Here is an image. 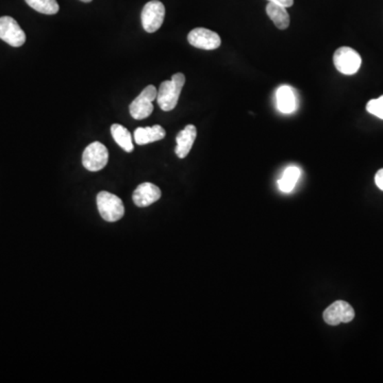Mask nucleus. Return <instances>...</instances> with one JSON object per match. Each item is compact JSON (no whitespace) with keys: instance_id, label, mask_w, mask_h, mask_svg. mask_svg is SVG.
<instances>
[{"instance_id":"nucleus-1","label":"nucleus","mask_w":383,"mask_h":383,"mask_svg":"<svg viewBox=\"0 0 383 383\" xmlns=\"http://www.w3.org/2000/svg\"><path fill=\"white\" fill-rule=\"evenodd\" d=\"M186 83V76L178 73L173 76L171 80L163 81L157 89V105L161 110L170 112L176 108L179 96L182 94V87Z\"/></svg>"},{"instance_id":"nucleus-2","label":"nucleus","mask_w":383,"mask_h":383,"mask_svg":"<svg viewBox=\"0 0 383 383\" xmlns=\"http://www.w3.org/2000/svg\"><path fill=\"white\" fill-rule=\"evenodd\" d=\"M96 201L99 214L105 221L113 223L120 221L125 214V207L122 199L110 192H99Z\"/></svg>"},{"instance_id":"nucleus-3","label":"nucleus","mask_w":383,"mask_h":383,"mask_svg":"<svg viewBox=\"0 0 383 383\" xmlns=\"http://www.w3.org/2000/svg\"><path fill=\"white\" fill-rule=\"evenodd\" d=\"M157 89L155 85L146 87L130 105L129 111L132 118L141 120L151 116L153 112V101L157 99Z\"/></svg>"},{"instance_id":"nucleus-4","label":"nucleus","mask_w":383,"mask_h":383,"mask_svg":"<svg viewBox=\"0 0 383 383\" xmlns=\"http://www.w3.org/2000/svg\"><path fill=\"white\" fill-rule=\"evenodd\" d=\"M109 161V151L104 144L93 142L83 151V164L89 172L102 170Z\"/></svg>"},{"instance_id":"nucleus-5","label":"nucleus","mask_w":383,"mask_h":383,"mask_svg":"<svg viewBox=\"0 0 383 383\" xmlns=\"http://www.w3.org/2000/svg\"><path fill=\"white\" fill-rule=\"evenodd\" d=\"M333 63L340 73L344 75H355L361 67L362 59L355 50L344 46L334 52Z\"/></svg>"},{"instance_id":"nucleus-6","label":"nucleus","mask_w":383,"mask_h":383,"mask_svg":"<svg viewBox=\"0 0 383 383\" xmlns=\"http://www.w3.org/2000/svg\"><path fill=\"white\" fill-rule=\"evenodd\" d=\"M141 17L144 30L149 33L155 32L161 28L164 21V5L159 0H151L144 6Z\"/></svg>"},{"instance_id":"nucleus-7","label":"nucleus","mask_w":383,"mask_h":383,"mask_svg":"<svg viewBox=\"0 0 383 383\" xmlns=\"http://www.w3.org/2000/svg\"><path fill=\"white\" fill-rule=\"evenodd\" d=\"M0 40L13 47H21L26 42V34L14 19L3 17H0Z\"/></svg>"},{"instance_id":"nucleus-8","label":"nucleus","mask_w":383,"mask_h":383,"mask_svg":"<svg viewBox=\"0 0 383 383\" xmlns=\"http://www.w3.org/2000/svg\"><path fill=\"white\" fill-rule=\"evenodd\" d=\"M322 318L325 322L330 326H336L342 322H351L355 318V310L346 301L338 300L324 311Z\"/></svg>"},{"instance_id":"nucleus-9","label":"nucleus","mask_w":383,"mask_h":383,"mask_svg":"<svg viewBox=\"0 0 383 383\" xmlns=\"http://www.w3.org/2000/svg\"><path fill=\"white\" fill-rule=\"evenodd\" d=\"M188 41L194 47L204 50H217L221 45V36L207 28H195L188 33Z\"/></svg>"},{"instance_id":"nucleus-10","label":"nucleus","mask_w":383,"mask_h":383,"mask_svg":"<svg viewBox=\"0 0 383 383\" xmlns=\"http://www.w3.org/2000/svg\"><path fill=\"white\" fill-rule=\"evenodd\" d=\"M161 196L162 192L160 188L151 182H144L135 188L132 199L137 207L146 208L157 202L160 199Z\"/></svg>"},{"instance_id":"nucleus-11","label":"nucleus","mask_w":383,"mask_h":383,"mask_svg":"<svg viewBox=\"0 0 383 383\" xmlns=\"http://www.w3.org/2000/svg\"><path fill=\"white\" fill-rule=\"evenodd\" d=\"M196 137H197V129L194 125H188L179 132L176 138L177 147L175 149V153L178 157L180 159L186 157L193 147Z\"/></svg>"},{"instance_id":"nucleus-12","label":"nucleus","mask_w":383,"mask_h":383,"mask_svg":"<svg viewBox=\"0 0 383 383\" xmlns=\"http://www.w3.org/2000/svg\"><path fill=\"white\" fill-rule=\"evenodd\" d=\"M166 135L164 128L160 125L153 127H139L134 130V140L138 145H146L153 142L161 141Z\"/></svg>"},{"instance_id":"nucleus-13","label":"nucleus","mask_w":383,"mask_h":383,"mask_svg":"<svg viewBox=\"0 0 383 383\" xmlns=\"http://www.w3.org/2000/svg\"><path fill=\"white\" fill-rule=\"evenodd\" d=\"M277 106L283 113L289 114L296 110V98H295L294 92L291 87L283 85L278 89L277 94Z\"/></svg>"},{"instance_id":"nucleus-14","label":"nucleus","mask_w":383,"mask_h":383,"mask_svg":"<svg viewBox=\"0 0 383 383\" xmlns=\"http://www.w3.org/2000/svg\"><path fill=\"white\" fill-rule=\"evenodd\" d=\"M266 13L268 17L273 21L275 26L280 30H285L289 26V15L287 8L276 5V3H268L266 6Z\"/></svg>"},{"instance_id":"nucleus-15","label":"nucleus","mask_w":383,"mask_h":383,"mask_svg":"<svg viewBox=\"0 0 383 383\" xmlns=\"http://www.w3.org/2000/svg\"><path fill=\"white\" fill-rule=\"evenodd\" d=\"M111 134L113 137L114 141L127 153H132L134 149L133 142H132L131 133L127 128L120 124H114L111 127Z\"/></svg>"},{"instance_id":"nucleus-16","label":"nucleus","mask_w":383,"mask_h":383,"mask_svg":"<svg viewBox=\"0 0 383 383\" xmlns=\"http://www.w3.org/2000/svg\"><path fill=\"white\" fill-rule=\"evenodd\" d=\"M300 177V170L296 166L287 167V170L283 173V178L278 182L280 190L285 193H289L296 186Z\"/></svg>"},{"instance_id":"nucleus-17","label":"nucleus","mask_w":383,"mask_h":383,"mask_svg":"<svg viewBox=\"0 0 383 383\" xmlns=\"http://www.w3.org/2000/svg\"><path fill=\"white\" fill-rule=\"evenodd\" d=\"M29 7L42 14L54 15L59 12L60 7L57 0H25Z\"/></svg>"},{"instance_id":"nucleus-18","label":"nucleus","mask_w":383,"mask_h":383,"mask_svg":"<svg viewBox=\"0 0 383 383\" xmlns=\"http://www.w3.org/2000/svg\"><path fill=\"white\" fill-rule=\"evenodd\" d=\"M366 110L369 113L383 120V95L377 99H371L367 102Z\"/></svg>"},{"instance_id":"nucleus-19","label":"nucleus","mask_w":383,"mask_h":383,"mask_svg":"<svg viewBox=\"0 0 383 383\" xmlns=\"http://www.w3.org/2000/svg\"><path fill=\"white\" fill-rule=\"evenodd\" d=\"M267 1L285 8H289L294 5V0H267Z\"/></svg>"},{"instance_id":"nucleus-20","label":"nucleus","mask_w":383,"mask_h":383,"mask_svg":"<svg viewBox=\"0 0 383 383\" xmlns=\"http://www.w3.org/2000/svg\"><path fill=\"white\" fill-rule=\"evenodd\" d=\"M375 182H376V186L381 190H383V168L377 172L376 176H375Z\"/></svg>"},{"instance_id":"nucleus-21","label":"nucleus","mask_w":383,"mask_h":383,"mask_svg":"<svg viewBox=\"0 0 383 383\" xmlns=\"http://www.w3.org/2000/svg\"><path fill=\"white\" fill-rule=\"evenodd\" d=\"M80 1H83V3H91L92 0H80Z\"/></svg>"}]
</instances>
